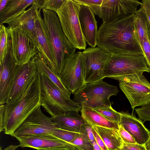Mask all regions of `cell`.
<instances>
[{"instance_id":"8d00e7d4","label":"cell","mask_w":150,"mask_h":150,"mask_svg":"<svg viewBox=\"0 0 150 150\" xmlns=\"http://www.w3.org/2000/svg\"><path fill=\"white\" fill-rule=\"evenodd\" d=\"M92 131L94 135L95 139L97 144L99 146L102 150H108L104 142L100 137L99 134L92 127Z\"/></svg>"},{"instance_id":"b9f144b4","label":"cell","mask_w":150,"mask_h":150,"mask_svg":"<svg viewBox=\"0 0 150 150\" xmlns=\"http://www.w3.org/2000/svg\"><path fill=\"white\" fill-rule=\"evenodd\" d=\"M78 150L76 148H57L52 149H49L47 150Z\"/></svg>"},{"instance_id":"ba28073f","label":"cell","mask_w":150,"mask_h":150,"mask_svg":"<svg viewBox=\"0 0 150 150\" xmlns=\"http://www.w3.org/2000/svg\"><path fill=\"white\" fill-rule=\"evenodd\" d=\"M143 73H135L111 78L119 81V87L132 109L150 103V83Z\"/></svg>"},{"instance_id":"8fae6325","label":"cell","mask_w":150,"mask_h":150,"mask_svg":"<svg viewBox=\"0 0 150 150\" xmlns=\"http://www.w3.org/2000/svg\"><path fill=\"white\" fill-rule=\"evenodd\" d=\"M40 106L38 107L27 118L15 131L13 137L51 135L57 127L51 117L43 113Z\"/></svg>"},{"instance_id":"d4e9b609","label":"cell","mask_w":150,"mask_h":150,"mask_svg":"<svg viewBox=\"0 0 150 150\" xmlns=\"http://www.w3.org/2000/svg\"><path fill=\"white\" fill-rule=\"evenodd\" d=\"M81 116L86 123L91 126H98L118 130L120 124L110 122L90 108H82Z\"/></svg>"},{"instance_id":"44dd1931","label":"cell","mask_w":150,"mask_h":150,"mask_svg":"<svg viewBox=\"0 0 150 150\" xmlns=\"http://www.w3.org/2000/svg\"><path fill=\"white\" fill-rule=\"evenodd\" d=\"M51 118L58 128L78 133L86 132V123L78 112H68Z\"/></svg>"},{"instance_id":"ab89813d","label":"cell","mask_w":150,"mask_h":150,"mask_svg":"<svg viewBox=\"0 0 150 150\" xmlns=\"http://www.w3.org/2000/svg\"><path fill=\"white\" fill-rule=\"evenodd\" d=\"M9 0H0V12L5 8Z\"/></svg>"},{"instance_id":"5bb4252c","label":"cell","mask_w":150,"mask_h":150,"mask_svg":"<svg viewBox=\"0 0 150 150\" xmlns=\"http://www.w3.org/2000/svg\"><path fill=\"white\" fill-rule=\"evenodd\" d=\"M142 3L137 0H103L100 15L103 23L135 13Z\"/></svg>"},{"instance_id":"e0dca14e","label":"cell","mask_w":150,"mask_h":150,"mask_svg":"<svg viewBox=\"0 0 150 150\" xmlns=\"http://www.w3.org/2000/svg\"><path fill=\"white\" fill-rule=\"evenodd\" d=\"M17 65L13 56L11 40L9 49L0 64V104H6L14 78Z\"/></svg>"},{"instance_id":"ffe728a7","label":"cell","mask_w":150,"mask_h":150,"mask_svg":"<svg viewBox=\"0 0 150 150\" xmlns=\"http://www.w3.org/2000/svg\"><path fill=\"white\" fill-rule=\"evenodd\" d=\"M39 9L38 5L34 4L28 9L6 21L4 24L8 25V28L22 27L27 32L34 44L36 37L35 22L37 11Z\"/></svg>"},{"instance_id":"8992f818","label":"cell","mask_w":150,"mask_h":150,"mask_svg":"<svg viewBox=\"0 0 150 150\" xmlns=\"http://www.w3.org/2000/svg\"><path fill=\"white\" fill-rule=\"evenodd\" d=\"M119 92L118 87L110 85L103 80L86 84L74 94L73 100L81 107L92 108L103 105H112L110 97Z\"/></svg>"},{"instance_id":"1f68e13d","label":"cell","mask_w":150,"mask_h":150,"mask_svg":"<svg viewBox=\"0 0 150 150\" xmlns=\"http://www.w3.org/2000/svg\"><path fill=\"white\" fill-rule=\"evenodd\" d=\"M144 58L150 69V41L148 34L145 36L143 43L141 45Z\"/></svg>"},{"instance_id":"d6986e66","label":"cell","mask_w":150,"mask_h":150,"mask_svg":"<svg viewBox=\"0 0 150 150\" xmlns=\"http://www.w3.org/2000/svg\"><path fill=\"white\" fill-rule=\"evenodd\" d=\"M119 113L121 117L120 124L132 136L137 143L144 144L150 136V132L142 120L133 113L122 111Z\"/></svg>"},{"instance_id":"30bf717a","label":"cell","mask_w":150,"mask_h":150,"mask_svg":"<svg viewBox=\"0 0 150 150\" xmlns=\"http://www.w3.org/2000/svg\"><path fill=\"white\" fill-rule=\"evenodd\" d=\"M8 29L12 54L16 64L28 63L38 52L27 32L21 26Z\"/></svg>"},{"instance_id":"4dcf8cb0","label":"cell","mask_w":150,"mask_h":150,"mask_svg":"<svg viewBox=\"0 0 150 150\" xmlns=\"http://www.w3.org/2000/svg\"><path fill=\"white\" fill-rule=\"evenodd\" d=\"M80 4H83L89 7L94 14L98 16L100 15V7L103 0H75Z\"/></svg>"},{"instance_id":"e575fe53","label":"cell","mask_w":150,"mask_h":150,"mask_svg":"<svg viewBox=\"0 0 150 150\" xmlns=\"http://www.w3.org/2000/svg\"><path fill=\"white\" fill-rule=\"evenodd\" d=\"M118 132L123 142L128 144L137 143L132 136L120 124Z\"/></svg>"},{"instance_id":"83f0119b","label":"cell","mask_w":150,"mask_h":150,"mask_svg":"<svg viewBox=\"0 0 150 150\" xmlns=\"http://www.w3.org/2000/svg\"><path fill=\"white\" fill-rule=\"evenodd\" d=\"M67 0H38L39 9L44 8L56 12L60 9Z\"/></svg>"},{"instance_id":"603a6c76","label":"cell","mask_w":150,"mask_h":150,"mask_svg":"<svg viewBox=\"0 0 150 150\" xmlns=\"http://www.w3.org/2000/svg\"><path fill=\"white\" fill-rule=\"evenodd\" d=\"M104 142L108 150H118L123 142L118 130L98 126H92Z\"/></svg>"},{"instance_id":"5b68a950","label":"cell","mask_w":150,"mask_h":150,"mask_svg":"<svg viewBox=\"0 0 150 150\" xmlns=\"http://www.w3.org/2000/svg\"><path fill=\"white\" fill-rule=\"evenodd\" d=\"M80 4L75 0H67L56 13L62 30L68 40L76 49L85 50L86 42L80 24L79 13Z\"/></svg>"},{"instance_id":"7a4b0ae2","label":"cell","mask_w":150,"mask_h":150,"mask_svg":"<svg viewBox=\"0 0 150 150\" xmlns=\"http://www.w3.org/2000/svg\"><path fill=\"white\" fill-rule=\"evenodd\" d=\"M5 105L4 120V133L13 137L18 128L40 105V74L38 73L25 92L15 103Z\"/></svg>"},{"instance_id":"f1b7e54d","label":"cell","mask_w":150,"mask_h":150,"mask_svg":"<svg viewBox=\"0 0 150 150\" xmlns=\"http://www.w3.org/2000/svg\"><path fill=\"white\" fill-rule=\"evenodd\" d=\"M80 133L56 127L53 130L51 135L57 138L71 143L79 136Z\"/></svg>"},{"instance_id":"4316f807","label":"cell","mask_w":150,"mask_h":150,"mask_svg":"<svg viewBox=\"0 0 150 150\" xmlns=\"http://www.w3.org/2000/svg\"><path fill=\"white\" fill-rule=\"evenodd\" d=\"M92 109L108 121L120 123V114L114 110L112 105H103Z\"/></svg>"},{"instance_id":"9a60e30c","label":"cell","mask_w":150,"mask_h":150,"mask_svg":"<svg viewBox=\"0 0 150 150\" xmlns=\"http://www.w3.org/2000/svg\"><path fill=\"white\" fill-rule=\"evenodd\" d=\"M19 146L28 147L38 150L62 148H72L80 150L74 144L57 138L51 134H43L17 137Z\"/></svg>"},{"instance_id":"60d3db41","label":"cell","mask_w":150,"mask_h":150,"mask_svg":"<svg viewBox=\"0 0 150 150\" xmlns=\"http://www.w3.org/2000/svg\"><path fill=\"white\" fill-rule=\"evenodd\" d=\"M18 146H19V145H10L3 150H15L17 148ZM0 150H2V147L1 146L0 147Z\"/></svg>"},{"instance_id":"7402d4cb","label":"cell","mask_w":150,"mask_h":150,"mask_svg":"<svg viewBox=\"0 0 150 150\" xmlns=\"http://www.w3.org/2000/svg\"><path fill=\"white\" fill-rule=\"evenodd\" d=\"M38 0H9L4 9L0 12V25L25 10L28 6L37 4Z\"/></svg>"},{"instance_id":"2e32d148","label":"cell","mask_w":150,"mask_h":150,"mask_svg":"<svg viewBox=\"0 0 150 150\" xmlns=\"http://www.w3.org/2000/svg\"><path fill=\"white\" fill-rule=\"evenodd\" d=\"M41 10L39 9L37 11L35 22L36 37L34 44L39 56L57 73L54 58L44 28L43 19L41 15Z\"/></svg>"},{"instance_id":"f546056e","label":"cell","mask_w":150,"mask_h":150,"mask_svg":"<svg viewBox=\"0 0 150 150\" xmlns=\"http://www.w3.org/2000/svg\"><path fill=\"white\" fill-rule=\"evenodd\" d=\"M71 143L77 146L80 150H93V145L87 132L80 133L79 136Z\"/></svg>"},{"instance_id":"836d02e7","label":"cell","mask_w":150,"mask_h":150,"mask_svg":"<svg viewBox=\"0 0 150 150\" xmlns=\"http://www.w3.org/2000/svg\"><path fill=\"white\" fill-rule=\"evenodd\" d=\"M141 3V8L145 16L148 32L150 33V0H142Z\"/></svg>"},{"instance_id":"52a82bcc","label":"cell","mask_w":150,"mask_h":150,"mask_svg":"<svg viewBox=\"0 0 150 150\" xmlns=\"http://www.w3.org/2000/svg\"><path fill=\"white\" fill-rule=\"evenodd\" d=\"M145 72L149 73L150 69L143 53L111 55L105 68L104 77L111 78Z\"/></svg>"},{"instance_id":"74e56055","label":"cell","mask_w":150,"mask_h":150,"mask_svg":"<svg viewBox=\"0 0 150 150\" xmlns=\"http://www.w3.org/2000/svg\"><path fill=\"white\" fill-rule=\"evenodd\" d=\"M6 105L4 104H0V132L4 130V120L5 111Z\"/></svg>"},{"instance_id":"7bdbcfd3","label":"cell","mask_w":150,"mask_h":150,"mask_svg":"<svg viewBox=\"0 0 150 150\" xmlns=\"http://www.w3.org/2000/svg\"><path fill=\"white\" fill-rule=\"evenodd\" d=\"M92 144L93 146V150H102L97 144L96 140L93 142Z\"/></svg>"},{"instance_id":"d590c367","label":"cell","mask_w":150,"mask_h":150,"mask_svg":"<svg viewBox=\"0 0 150 150\" xmlns=\"http://www.w3.org/2000/svg\"><path fill=\"white\" fill-rule=\"evenodd\" d=\"M125 150H146L144 144H128L123 142L120 148Z\"/></svg>"},{"instance_id":"ee69618b","label":"cell","mask_w":150,"mask_h":150,"mask_svg":"<svg viewBox=\"0 0 150 150\" xmlns=\"http://www.w3.org/2000/svg\"><path fill=\"white\" fill-rule=\"evenodd\" d=\"M144 145L146 150H150V136Z\"/></svg>"},{"instance_id":"bcb514c9","label":"cell","mask_w":150,"mask_h":150,"mask_svg":"<svg viewBox=\"0 0 150 150\" xmlns=\"http://www.w3.org/2000/svg\"><path fill=\"white\" fill-rule=\"evenodd\" d=\"M118 150H125L124 149H121V148H120V149H119Z\"/></svg>"},{"instance_id":"4fadbf2b","label":"cell","mask_w":150,"mask_h":150,"mask_svg":"<svg viewBox=\"0 0 150 150\" xmlns=\"http://www.w3.org/2000/svg\"><path fill=\"white\" fill-rule=\"evenodd\" d=\"M59 76L66 87L74 94L86 84L82 70V52H77L66 61Z\"/></svg>"},{"instance_id":"9c48e42d","label":"cell","mask_w":150,"mask_h":150,"mask_svg":"<svg viewBox=\"0 0 150 150\" xmlns=\"http://www.w3.org/2000/svg\"><path fill=\"white\" fill-rule=\"evenodd\" d=\"M82 67L86 84L103 80L104 70L111 54L97 47H88L82 52Z\"/></svg>"},{"instance_id":"277c9868","label":"cell","mask_w":150,"mask_h":150,"mask_svg":"<svg viewBox=\"0 0 150 150\" xmlns=\"http://www.w3.org/2000/svg\"><path fill=\"white\" fill-rule=\"evenodd\" d=\"M40 105L52 117L71 111H81V108L79 105L65 96L45 75L40 74Z\"/></svg>"},{"instance_id":"cb8c5ba5","label":"cell","mask_w":150,"mask_h":150,"mask_svg":"<svg viewBox=\"0 0 150 150\" xmlns=\"http://www.w3.org/2000/svg\"><path fill=\"white\" fill-rule=\"evenodd\" d=\"M36 62L38 71L40 74L45 75L52 81L67 97L70 98L71 92L66 87L59 75L56 73L44 62L38 54L36 55Z\"/></svg>"},{"instance_id":"f35d334b","label":"cell","mask_w":150,"mask_h":150,"mask_svg":"<svg viewBox=\"0 0 150 150\" xmlns=\"http://www.w3.org/2000/svg\"><path fill=\"white\" fill-rule=\"evenodd\" d=\"M86 129L89 138L92 144L95 140L94 135L92 131V127L86 123Z\"/></svg>"},{"instance_id":"6da1fadb","label":"cell","mask_w":150,"mask_h":150,"mask_svg":"<svg viewBox=\"0 0 150 150\" xmlns=\"http://www.w3.org/2000/svg\"><path fill=\"white\" fill-rule=\"evenodd\" d=\"M97 46L111 55L143 54L135 29L134 13L103 23L98 30Z\"/></svg>"},{"instance_id":"f6af8a7d","label":"cell","mask_w":150,"mask_h":150,"mask_svg":"<svg viewBox=\"0 0 150 150\" xmlns=\"http://www.w3.org/2000/svg\"><path fill=\"white\" fill-rule=\"evenodd\" d=\"M148 36H149V39L150 41V33H149L148 32Z\"/></svg>"},{"instance_id":"7c38bea8","label":"cell","mask_w":150,"mask_h":150,"mask_svg":"<svg viewBox=\"0 0 150 150\" xmlns=\"http://www.w3.org/2000/svg\"><path fill=\"white\" fill-rule=\"evenodd\" d=\"M36 57V56L27 64L17 65L14 80L5 104L15 103L25 92L38 74Z\"/></svg>"},{"instance_id":"ac0fdd59","label":"cell","mask_w":150,"mask_h":150,"mask_svg":"<svg viewBox=\"0 0 150 150\" xmlns=\"http://www.w3.org/2000/svg\"><path fill=\"white\" fill-rule=\"evenodd\" d=\"M94 14L89 7L80 4L79 17L81 29L86 42L93 47L97 45L98 30Z\"/></svg>"},{"instance_id":"d6a6232c","label":"cell","mask_w":150,"mask_h":150,"mask_svg":"<svg viewBox=\"0 0 150 150\" xmlns=\"http://www.w3.org/2000/svg\"><path fill=\"white\" fill-rule=\"evenodd\" d=\"M135 110L139 118L144 122L150 121V103L135 109Z\"/></svg>"},{"instance_id":"3957f363","label":"cell","mask_w":150,"mask_h":150,"mask_svg":"<svg viewBox=\"0 0 150 150\" xmlns=\"http://www.w3.org/2000/svg\"><path fill=\"white\" fill-rule=\"evenodd\" d=\"M42 10L44 28L54 58L57 73L59 75L66 61L76 53V48L64 34L56 13Z\"/></svg>"},{"instance_id":"484cf974","label":"cell","mask_w":150,"mask_h":150,"mask_svg":"<svg viewBox=\"0 0 150 150\" xmlns=\"http://www.w3.org/2000/svg\"><path fill=\"white\" fill-rule=\"evenodd\" d=\"M10 44L8 29L4 24L0 25V63H2L8 52Z\"/></svg>"}]
</instances>
